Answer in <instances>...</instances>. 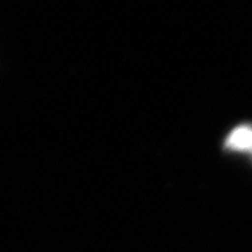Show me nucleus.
I'll list each match as a JSON object with an SVG mask.
<instances>
[{"label": "nucleus", "mask_w": 252, "mask_h": 252, "mask_svg": "<svg viewBox=\"0 0 252 252\" xmlns=\"http://www.w3.org/2000/svg\"><path fill=\"white\" fill-rule=\"evenodd\" d=\"M225 149L252 155V126L241 125L230 131L225 138Z\"/></svg>", "instance_id": "f257e3e1"}]
</instances>
